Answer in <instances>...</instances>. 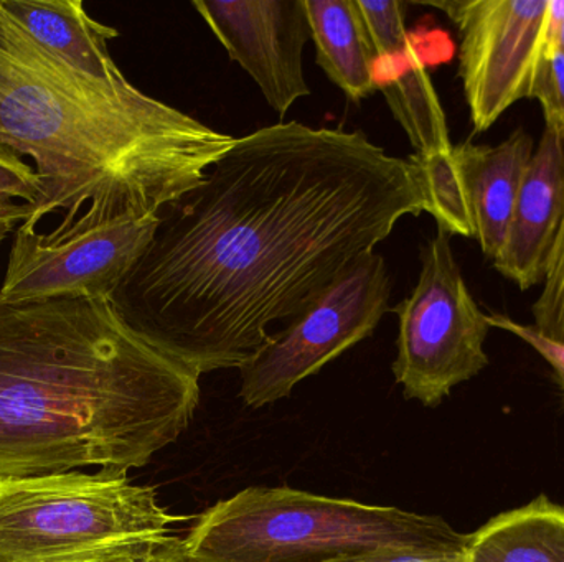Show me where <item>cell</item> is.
<instances>
[{
	"label": "cell",
	"instance_id": "obj_1",
	"mask_svg": "<svg viewBox=\"0 0 564 562\" xmlns=\"http://www.w3.org/2000/svg\"><path fill=\"white\" fill-rule=\"evenodd\" d=\"M426 213L416 158L364 132L280 122L235 139L159 213L111 297L122 319L198 375L240 370L401 218Z\"/></svg>",
	"mask_w": 564,
	"mask_h": 562
},
{
	"label": "cell",
	"instance_id": "obj_2",
	"mask_svg": "<svg viewBox=\"0 0 564 562\" xmlns=\"http://www.w3.org/2000/svg\"><path fill=\"white\" fill-rule=\"evenodd\" d=\"M200 375L109 299H0V477L148 465L177 441Z\"/></svg>",
	"mask_w": 564,
	"mask_h": 562
},
{
	"label": "cell",
	"instance_id": "obj_3",
	"mask_svg": "<svg viewBox=\"0 0 564 562\" xmlns=\"http://www.w3.org/2000/svg\"><path fill=\"white\" fill-rule=\"evenodd\" d=\"M142 92L126 76L106 81L76 71L39 45L0 5V148L35 162L43 195L20 224L58 243L129 217L159 214L204 180L234 145Z\"/></svg>",
	"mask_w": 564,
	"mask_h": 562
},
{
	"label": "cell",
	"instance_id": "obj_4",
	"mask_svg": "<svg viewBox=\"0 0 564 562\" xmlns=\"http://www.w3.org/2000/svg\"><path fill=\"white\" fill-rule=\"evenodd\" d=\"M467 538L433 515L251 487L202 514L184 543L191 562H360L466 554Z\"/></svg>",
	"mask_w": 564,
	"mask_h": 562
},
{
	"label": "cell",
	"instance_id": "obj_5",
	"mask_svg": "<svg viewBox=\"0 0 564 562\" xmlns=\"http://www.w3.org/2000/svg\"><path fill=\"white\" fill-rule=\"evenodd\" d=\"M184 517L128 472L0 477V562H59L129 538L171 533Z\"/></svg>",
	"mask_w": 564,
	"mask_h": 562
},
{
	"label": "cell",
	"instance_id": "obj_6",
	"mask_svg": "<svg viewBox=\"0 0 564 562\" xmlns=\"http://www.w3.org/2000/svg\"><path fill=\"white\" fill-rule=\"evenodd\" d=\"M394 379L408 399L440 406L456 386L476 378L487 365L490 326L474 299L451 246L437 233L421 253V273L410 297L398 304Z\"/></svg>",
	"mask_w": 564,
	"mask_h": 562
},
{
	"label": "cell",
	"instance_id": "obj_7",
	"mask_svg": "<svg viewBox=\"0 0 564 562\" xmlns=\"http://www.w3.org/2000/svg\"><path fill=\"white\" fill-rule=\"evenodd\" d=\"M390 297L387 264L371 251L241 366L245 405L258 409L288 398L302 379L373 335Z\"/></svg>",
	"mask_w": 564,
	"mask_h": 562
},
{
	"label": "cell",
	"instance_id": "obj_8",
	"mask_svg": "<svg viewBox=\"0 0 564 562\" xmlns=\"http://www.w3.org/2000/svg\"><path fill=\"white\" fill-rule=\"evenodd\" d=\"M447 13L459 26V76L477 132L532 98L549 49L550 0H449L420 2Z\"/></svg>",
	"mask_w": 564,
	"mask_h": 562
},
{
	"label": "cell",
	"instance_id": "obj_9",
	"mask_svg": "<svg viewBox=\"0 0 564 562\" xmlns=\"http://www.w3.org/2000/svg\"><path fill=\"white\" fill-rule=\"evenodd\" d=\"M161 217H129L58 243L17 228L0 299L10 304L53 299H109L141 260Z\"/></svg>",
	"mask_w": 564,
	"mask_h": 562
},
{
	"label": "cell",
	"instance_id": "obj_10",
	"mask_svg": "<svg viewBox=\"0 0 564 562\" xmlns=\"http://www.w3.org/2000/svg\"><path fill=\"white\" fill-rule=\"evenodd\" d=\"M192 7L278 114L311 95L302 68L311 40L304 0H197Z\"/></svg>",
	"mask_w": 564,
	"mask_h": 562
},
{
	"label": "cell",
	"instance_id": "obj_11",
	"mask_svg": "<svg viewBox=\"0 0 564 562\" xmlns=\"http://www.w3.org/2000/svg\"><path fill=\"white\" fill-rule=\"evenodd\" d=\"M564 218V141L545 129L494 266L522 290L543 283Z\"/></svg>",
	"mask_w": 564,
	"mask_h": 562
},
{
	"label": "cell",
	"instance_id": "obj_12",
	"mask_svg": "<svg viewBox=\"0 0 564 562\" xmlns=\"http://www.w3.org/2000/svg\"><path fill=\"white\" fill-rule=\"evenodd\" d=\"M533 151L532 137L522 131L497 145H454L466 185L473 238L492 261L506 240Z\"/></svg>",
	"mask_w": 564,
	"mask_h": 562
},
{
	"label": "cell",
	"instance_id": "obj_13",
	"mask_svg": "<svg viewBox=\"0 0 564 562\" xmlns=\"http://www.w3.org/2000/svg\"><path fill=\"white\" fill-rule=\"evenodd\" d=\"M0 5L42 48L76 71L106 81L124 76L109 53L118 30L93 19L82 0H0Z\"/></svg>",
	"mask_w": 564,
	"mask_h": 562
},
{
	"label": "cell",
	"instance_id": "obj_14",
	"mask_svg": "<svg viewBox=\"0 0 564 562\" xmlns=\"http://www.w3.org/2000/svg\"><path fill=\"white\" fill-rule=\"evenodd\" d=\"M317 65L354 102L378 91L373 52L355 0H304Z\"/></svg>",
	"mask_w": 564,
	"mask_h": 562
},
{
	"label": "cell",
	"instance_id": "obj_15",
	"mask_svg": "<svg viewBox=\"0 0 564 562\" xmlns=\"http://www.w3.org/2000/svg\"><path fill=\"white\" fill-rule=\"evenodd\" d=\"M466 562H564V507L540 495L469 535Z\"/></svg>",
	"mask_w": 564,
	"mask_h": 562
},
{
	"label": "cell",
	"instance_id": "obj_16",
	"mask_svg": "<svg viewBox=\"0 0 564 562\" xmlns=\"http://www.w3.org/2000/svg\"><path fill=\"white\" fill-rule=\"evenodd\" d=\"M397 59H400V68L388 81L378 85V89L383 92L388 108L406 132L416 151L414 155L426 157L451 151L454 145L451 144L446 114L420 53L411 45Z\"/></svg>",
	"mask_w": 564,
	"mask_h": 562
},
{
	"label": "cell",
	"instance_id": "obj_17",
	"mask_svg": "<svg viewBox=\"0 0 564 562\" xmlns=\"http://www.w3.org/2000/svg\"><path fill=\"white\" fill-rule=\"evenodd\" d=\"M426 194V213L436 220L437 228L451 236L473 238V218L467 201L466 185L457 164L454 147L447 152L417 157Z\"/></svg>",
	"mask_w": 564,
	"mask_h": 562
},
{
	"label": "cell",
	"instance_id": "obj_18",
	"mask_svg": "<svg viewBox=\"0 0 564 562\" xmlns=\"http://www.w3.org/2000/svg\"><path fill=\"white\" fill-rule=\"evenodd\" d=\"M361 25L367 33L368 43L375 59H397L411 46L404 23V3L398 0L367 2L355 0Z\"/></svg>",
	"mask_w": 564,
	"mask_h": 562
},
{
	"label": "cell",
	"instance_id": "obj_19",
	"mask_svg": "<svg viewBox=\"0 0 564 562\" xmlns=\"http://www.w3.org/2000/svg\"><path fill=\"white\" fill-rule=\"evenodd\" d=\"M59 562H191L182 538L174 535L129 538Z\"/></svg>",
	"mask_w": 564,
	"mask_h": 562
},
{
	"label": "cell",
	"instance_id": "obj_20",
	"mask_svg": "<svg viewBox=\"0 0 564 562\" xmlns=\"http://www.w3.org/2000/svg\"><path fill=\"white\" fill-rule=\"evenodd\" d=\"M533 319L540 332L564 342V218L543 277L542 293L533 306Z\"/></svg>",
	"mask_w": 564,
	"mask_h": 562
},
{
	"label": "cell",
	"instance_id": "obj_21",
	"mask_svg": "<svg viewBox=\"0 0 564 562\" xmlns=\"http://www.w3.org/2000/svg\"><path fill=\"white\" fill-rule=\"evenodd\" d=\"M532 98L542 106L545 129L564 141V49L549 46L533 81Z\"/></svg>",
	"mask_w": 564,
	"mask_h": 562
},
{
	"label": "cell",
	"instance_id": "obj_22",
	"mask_svg": "<svg viewBox=\"0 0 564 562\" xmlns=\"http://www.w3.org/2000/svg\"><path fill=\"white\" fill-rule=\"evenodd\" d=\"M490 329L502 330L512 333L517 339L522 340L527 345L532 346L553 370L556 385L562 393L564 406V342L550 339L545 333L540 332L533 323H522L513 320L506 313H487Z\"/></svg>",
	"mask_w": 564,
	"mask_h": 562
},
{
	"label": "cell",
	"instance_id": "obj_23",
	"mask_svg": "<svg viewBox=\"0 0 564 562\" xmlns=\"http://www.w3.org/2000/svg\"><path fill=\"white\" fill-rule=\"evenodd\" d=\"M43 195V180L35 168L22 161L15 152L0 148V198L20 200L35 207Z\"/></svg>",
	"mask_w": 564,
	"mask_h": 562
},
{
	"label": "cell",
	"instance_id": "obj_24",
	"mask_svg": "<svg viewBox=\"0 0 564 562\" xmlns=\"http://www.w3.org/2000/svg\"><path fill=\"white\" fill-rule=\"evenodd\" d=\"M33 213V205L15 203L13 200L0 198V246L12 231H17L20 224L25 223Z\"/></svg>",
	"mask_w": 564,
	"mask_h": 562
},
{
	"label": "cell",
	"instance_id": "obj_25",
	"mask_svg": "<svg viewBox=\"0 0 564 562\" xmlns=\"http://www.w3.org/2000/svg\"><path fill=\"white\" fill-rule=\"evenodd\" d=\"M549 46L564 49V0H550Z\"/></svg>",
	"mask_w": 564,
	"mask_h": 562
},
{
	"label": "cell",
	"instance_id": "obj_26",
	"mask_svg": "<svg viewBox=\"0 0 564 562\" xmlns=\"http://www.w3.org/2000/svg\"><path fill=\"white\" fill-rule=\"evenodd\" d=\"M360 562H466V554H400Z\"/></svg>",
	"mask_w": 564,
	"mask_h": 562
}]
</instances>
